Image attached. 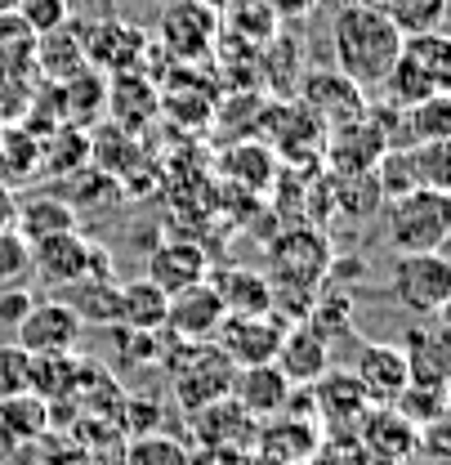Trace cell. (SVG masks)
<instances>
[{
  "label": "cell",
  "instance_id": "cell-36",
  "mask_svg": "<svg viewBox=\"0 0 451 465\" xmlns=\"http://www.w3.org/2000/svg\"><path fill=\"white\" fill-rule=\"evenodd\" d=\"M18 9V0H0V14H14Z\"/></svg>",
  "mask_w": 451,
  "mask_h": 465
},
{
  "label": "cell",
  "instance_id": "cell-2",
  "mask_svg": "<svg viewBox=\"0 0 451 465\" xmlns=\"http://www.w3.org/2000/svg\"><path fill=\"white\" fill-rule=\"evenodd\" d=\"M162 358L170 362V390L183 411H197L206 403H220L232 390V362L215 341H174L162 331Z\"/></svg>",
  "mask_w": 451,
  "mask_h": 465
},
{
  "label": "cell",
  "instance_id": "cell-34",
  "mask_svg": "<svg viewBox=\"0 0 451 465\" xmlns=\"http://www.w3.org/2000/svg\"><path fill=\"white\" fill-rule=\"evenodd\" d=\"M14 220H18V193L9 179H0V229H14Z\"/></svg>",
  "mask_w": 451,
  "mask_h": 465
},
{
  "label": "cell",
  "instance_id": "cell-7",
  "mask_svg": "<svg viewBox=\"0 0 451 465\" xmlns=\"http://www.w3.org/2000/svg\"><path fill=\"white\" fill-rule=\"evenodd\" d=\"M290 327V318L282 313H228L215 331V345L224 349V358L232 367H255V362H273L282 336Z\"/></svg>",
  "mask_w": 451,
  "mask_h": 465
},
{
  "label": "cell",
  "instance_id": "cell-33",
  "mask_svg": "<svg viewBox=\"0 0 451 465\" xmlns=\"http://www.w3.org/2000/svg\"><path fill=\"white\" fill-rule=\"evenodd\" d=\"M36 304V295L27 291V282H14V287H0V327H18L27 318V309Z\"/></svg>",
  "mask_w": 451,
  "mask_h": 465
},
{
  "label": "cell",
  "instance_id": "cell-15",
  "mask_svg": "<svg viewBox=\"0 0 451 465\" xmlns=\"http://www.w3.org/2000/svg\"><path fill=\"white\" fill-rule=\"evenodd\" d=\"M228 399L241 407L246 416L269 420V416H282L286 399H290V381L278 371V362L237 367V371H232V390H228Z\"/></svg>",
  "mask_w": 451,
  "mask_h": 465
},
{
  "label": "cell",
  "instance_id": "cell-22",
  "mask_svg": "<svg viewBox=\"0 0 451 465\" xmlns=\"http://www.w3.org/2000/svg\"><path fill=\"white\" fill-rule=\"evenodd\" d=\"M166 309L170 295L162 287H152L148 278L121 282V318H116V327H125V331H166Z\"/></svg>",
  "mask_w": 451,
  "mask_h": 465
},
{
  "label": "cell",
  "instance_id": "cell-17",
  "mask_svg": "<svg viewBox=\"0 0 451 465\" xmlns=\"http://www.w3.org/2000/svg\"><path fill=\"white\" fill-rule=\"evenodd\" d=\"M299 90H304L309 113L318 116V121H327V125H344V121L362 116V99H367V94H362L348 76H339L336 67H331V72H309Z\"/></svg>",
  "mask_w": 451,
  "mask_h": 465
},
{
  "label": "cell",
  "instance_id": "cell-20",
  "mask_svg": "<svg viewBox=\"0 0 451 465\" xmlns=\"http://www.w3.org/2000/svg\"><path fill=\"white\" fill-rule=\"evenodd\" d=\"M85 327H116L121 318V282L116 278H81L58 295Z\"/></svg>",
  "mask_w": 451,
  "mask_h": 465
},
{
  "label": "cell",
  "instance_id": "cell-11",
  "mask_svg": "<svg viewBox=\"0 0 451 465\" xmlns=\"http://www.w3.org/2000/svg\"><path fill=\"white\" fill-rule=\"evenodd\" d=\"M81 36V50L90 67H103V72H130L139 58L148 54V36L121 18H99L94 27H76Z\"/></svg>",
  "mask_w": 451,
  "mask_h": 465
},
{
  "label": "cell",
  "instance_id": "cell-19",
  "mask_svg": "<svg viewBox=\"0 0 451 465\" xmlns=\"http://www.w3.org/2000/svg\"><path fill=\"white\" fill-rule=\"evenodd\" d=\"M50 430V403L36 394L0 399V452H23Z\"/></svg>",
  "mask_w": 451,
  "mask_h": 465
},
{
  "label": "cell",
  "instance_id": "cell-31",
  "mask_svg": "<svg viewBox=\"0 0 451 465\" xmlns=\"http://www.w3.org/2000/svg\"><path fill=\"white\" fill-rule=\"evenodd\" d=\"M27 371H32V353H27V349L0 345V399L32 394V390H27Z\"/></svg>",
  "mask_w": 451,
  "mask_h": 465
},
{
  "label": "cell",
  "instance_id": "cell-24",
  "mask_svg": "<svg viewBox=\"0 0 451 465\" xmlns=\"http://www.w3.org/2000/svg\"><path fill=\"white\" fill-rule=\"evenodd\" d=\"M32 63H36L41 72H50V76H76V72L90 67V63H85V50H81V36H76V27H72V18H67L63 27H54V32L36 36Z\"/></svg>",
  "mask_w": 451,
  "mask_h": 465
},
{
  "label": "cell",
  "instance_id": "cell-9",
  "mask_svg": "<svg viewBox=\"0 0 451 465\" xmlns=\"http://www.w3.org/2000/svg\"><path fill=\"white\" fill-rule=\"evenodd\" d=\"M14 336H18L14 345L27 349V353H76L85 322L63 300H36L27 309V318L14 327Z\"/></svg>",
  "mask_w": 451,
  "mask_h": 465
},
{
  "label": "cell",
  "instance_id": "cell-3",
  "mask_svg": "<svg viewBox=\"0 0 451 465\" xmlns=\"http://www.w3.org/2000/svg\"><path fill=\"white\" fill-rule=\"evenodd\" d=\"M385 237L397 255L443 251L451 237V202L443 188H407L385 202Z\"/></svg>",
  "mask_w": 451,
  "mask_h": 465
},
{
  "label": "cell",
  "instance_id": "cell-10",
  "mask_svg": "<svg viewBox=\"0 0 451 465\" xmlns=\"http://www.w3.org/2000/svg\"><path fill=\"white\" fill-rule=\"evenodd\" d=\"M228 318L224 300L215 282H197V287H183L170 295V309H166V336L174 341H215L220 322Z\"/></svg>",
  "mask_w": 451,
  "mask_h": 465
},
{
  "label": "cell",
  "instance_id": "cell-32",
  "mask_svg": "<svg viewBox=\"0 0 451 465\" xmlns=\"http://www.w3.org/2000/svg\"><path fill=\"white\" fill-rule=\"evenodd\" d=\"M27 27H32V36H45V32H54L67 23V0H18V9H14Z\"/></svg>",
  "mask_w": 451,
  "mask_h": 465
},
{
  "label": "cell",
  "instance_id": "cell-28",
  "mask_svg": "<svg viewBox=\"0 0 451 465\" xmlns=\"http://www.w3.org/2000/svg\"><path fill=\"white\" fill-rule=\"evenodd\" d=\"M402 157H407V171H411L416 188H443L447 193V143H407Z\"/></svg>",
  "mask_w": 451,
  "mask_h": 465
},
{
  "label": "cell",
  "instance_id": "cell-18",
  "mask_svg": "<svg viewBox=\"0 0 451 465\" xmlns=\"http://www.w3.org/2000/svg\"><path fill=\"white\" fill-rule=\"evenodd\" d=\"M14 229L23 232L27 246H36V242H45V237L81 229V220L72 215V206H67L58 193H32V197H18V220H14Z\"/></svg>",
  "mask_w": 451,
  "mask_h": 465
},
{
  "label": "cell",
  "instance_id": "cell-8",
  "mask_svg": "<svg viewBox=\"0 0 451 465\" xmlns=\"http://www.w3.org/2000/svg\"><path fill=\"white\" fill-rule=\"evenodd\" d=\"M220 36V14L206 9L201 0H170L157 18V45L179 63H197L201 54H211Z\"/></svg>",
  "mask_w": 451,
  "mask_h": 465
},
{
  "label": "cell",
  "instance_id": "cell-1",
  "mask_svg": "<svg viewBox=\"0 0 451 465\" xmlns=\"http://www.w3.org/2000/svg\"><path fill=\"white\" fill-rule=\"evenodd\" d=\"M402 36L385 18V9L376 0H348L339 5L331 18V54H336V72L348 76L362 94L380 90L389 67H394Z\"/></svg>",
  "mask_w": 451,
  "mask_h": 465
},
{
  "label": "cell",
  "instance_id": "cell-29",
  "mask_svg": "<svg viewBox=\"0 0 451 465\" xmlns=\"http://www.w3.org/2000/svg\"><path fill=\"white\" fill-rule=\"evenodd\" d=\"M397 416L402 420H416V425H438L443 411H447V385H407L397 394Z\"/></svg>",
  "mask_w": 451,
  "mask_h": 465
},
{
  "label": "cell",
  "instance_id": "cell-25",
  "mask_svg": "<svg viewBox=\"0 0 451 465\" xmlns=\"http://www.w3.org/2000/svg\"><path fill=\"white\" fill-rule=\"evenodd\" d=\"M376 5L397 27V36H425L447 27V0H376Z\"/></svg>",
  "mask_w": 451,
  "mask_h": 465
},
{
  "label": "cell",
  "instance_id": "cell-14",
  "mask_svg": "<svg viewBox=\"0 0 451 465\" xmlns=\"http://www.w3.org/2000/svg\"><path fill=\"white\" fill-rule=\"evenodd\" d=\"M273 362L290 385H313L318 376L331 371V341L313 322H290Z\"/></svg>",
  "mask_w": 451,
  "mask_h": 465
},
{
  "label": "cell",
  "instance_id": "cell-27",
  "mask_svg": "<svg viewBox=\"0 0 451 465\" xmlns=\"http://www.w3.org/2000/svg\"><path fill=\"white\" fill-rule=\"evenodd\" d=\"M121 465H188V448L170 434H134L121 448Z\"/></svg>",
  "mask_w": 451,
  "mask_h": 465
},
{
  "label": "cell",
  "instance_id": "cell-12",
  "mask_svg": "<svg viewBox=\"0 0 451 465\" xmlns=\"http://www.w3.org/2000/svg\"><path fill=\"white\" fill-rule=\"evenodd\" d=\"M143 278H148L152 287H162L166 295H174V291L197 287V282L211 278V255H206L197 242L174 237V242H162V246L148 251V269H143Z\"/></svg>",
  "mask_w": 451,
  "mask_h": 465
},
{
  "label": "cell",
  "instance_id": "cell-16",
  "mask_svg": "<svg viewBox=\"0 0 451 465\" xmlns=\"http://www.w3.org/2000/svg\"><path fill=\"white\" fill-rule=\"evenodd\" d=\"M188 416H192V425H197V443H201V448H246V452H250V443H255V434H260V420L246 416L232 399L206 403V407H197V411H188Z\"/></svg>",
  "mask_w": 451,
  "mask_h": 465
},
{
  "label": "cell",
  "instance_id": "cell-30",
  "mask_svg": "<svg viewBox=\"0 0 451 465\" xmlns=\"http://www.w3.org/2000/svg\"><path fill=\"white\" fill-rule=\"evenodd\" d=\"M32 278V246L18 229H0V287L27 282Z\"/></svg>",
  "mask_w": 451,
  "mask_h": 465
},
{
  "label": "cell",
  "instance_id": "cell-5",
  "mask_svg": "<svg viewBox=\"0 0 451 465\" xmlns=\"http://www.w3.org/2000/svg\"><path fill=\"white\" fill-rule=\"evenodd\" d=\"M389 295L420 318H438L451 300V264L443 251L397 255L389 269Z\"/></svg>",
  "mask_w": 451,
  "mask_h": 465
},
{
  "label": "cell",
  "instance_id": "cell-21",
  "mask_svg": "<svg viewBox=\"0 0 451 465\" xmlns=\"http://www.w3.org/2000/svg\"><path fill=\"white\" fill-rule=\"evenodd\" d=\"M313 411L322 416V420H331V425H353L362 411H367V394H362V385L353 381V371L344 376V371H327V376H318L313 385Z\"/></svg>",
  "mask_w": 451,
  "mask_h": 465
},
{
  "label": "cell",
  "instance_id": "cell-4",
  "mask_svg": "<svg viewBox=\"0 0 451 465\" xmlns=\"http://www.w3.org/2000/svg\"><path fill=\"white\" fill-rule=\"evenodd\" d=\"M32 273H36L45 287H58V291H67L72 282H81V278H116L113 255H108L99 242L81 237V229L36 242V246H32Z\"/></svg>",
  "mask_w": 451,
  "mask_h": 465
},
{
  "label": "cell",
  "instance_id": "cell-13",
  "mask_svg": "<svg viewBox=\"0 0 451 465\" xmlns=\"http://www.w3.org/2000/svg\"><path fill=\"white\" fill-rule=\"evenodd\" d=\"M353 381L362 385L367 403L394 407L397 394L411 385V367H407V353H402V345H362V353H358V367H353Z\"/></svg>",
  "mask_w": 451,
  "mask_h": 465
},
{
  "label": "cell",
  "instance_id": "cell-26",
  "mask_svg": "<svg viewBox=\"0 0 451 465\" xmlns=\"http://www.w3.org/2000/svg\"><path fill=\"white\" fill-rule=\"evenodd\" d=\"M407 367H411V381L416 385H447V345L438 331L429 327H416V336L407 341Z\"/></svg>",
  "mask_w": 451,
  "mask_h": 465
},
{
  "label": "cell",
  "instance_id": "cell-6",
  "mask_svg": "<svg viewBox=\"0 0 451 465\" xmlns=\"http://www.w3.org/2000/svg\"><path fill=\"white\" fill-rule=\"evenodd\" d=\"M269 269H273V287H295V291H318L327 269H331V251L327 237L309 229H290L269 246Z\"/></svg>",
  "mask_w": 451,
  "mask_h": 465
},
{
  "label": "cell",
  "instance_id": "cell-23",
  "mask_svg": "<svg viewBox=\"0 0 451 465\" xmlns=\"http://www.w3.org/2000/svg\"><path fill=\"white\" fill-rule=\"evenodd\" d=\"M228 313H269L273 309V282L255 269H220L211 273Z\"/></svg>",
  "mask_w": 451,
  "mask_h": 465
},
{
  "label": "cell",
  "instance_id": "cell-35",
  "mask_svg": "<svg viewBox=\"0 0 451 465\" xmlns=\"http://www.w3.org/2000/svg\"><path fill=\"white\" fill-rule=\"evenodd\" d=\"M201 5H206V9H215V14H220V9H224V5H232V0H201Z\"/></svg>",
  "mask_w": 451,
  "mask_h": 465
}]
</instances>
